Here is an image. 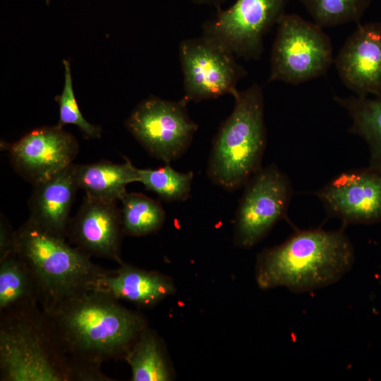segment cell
<instances>
[{
  "mask_svg": "<svg viewBox=\"0 0 381 381\" xmlns=\"http://www.w3.org/2000/svg\"><path fill=\"white\" fill-rule=\"evenodd\" d=\"M1 147L14 170L32 186L72 164L79 150L77 139L56 126L36 128Z\"/></svg>",
  "mask_w": 381,
  "mask_h": 381,
  "instance_id": "11",
  "label": "cell"
},
{
  "mask_svg": "<svg viewBox=\"0 0 381 381\" xmlns=\"http://www.w3.org/2000/svg\"><path fill=\"white\" fill-rule=\"evenodd\" d=\"M115 164L103 160L86 164H72L74 180L85 195L107 202L121 200L128 184L138 181V168L128 158Z\"/></svg>",
  "mask_w": 381,
  "mask_h": 381,
  "instance_id": "17",
  "label": "cell"
},
{
  "mask_svg": "<svg viewBox=\"0 0 381 381\" xmlns=\"http://www.w3.org/2000/svg\"><path fill=\"white\" fill-rule=\"evenodd\" d=\"M195 2L200 4L217 3L219 0H193Z\"/></svg>",
  "mask_w": 381,
  "mask_h": 381,
  "instance_id": "26",
  "label": "cell"
},
{
  "mask_svg": "<svg viewBox=\"0 0 381 381\" xmlns=\"http://www.w3.org/2000/svg\"><path fill=\"white\" fill-rule=\"evenodd\" d=\"M72 164L33 185L28 200V219L63 239L67 238L70 212L78 189L73 176Z\"/></svg>",
  "mask_w": 381,
  "mask_h": 381,
  "instance_id": "15",
  "label": "cell"
},
{
  "mask_svg": "<svg viewBox=\"0 0 381 381\" xmlns=\"http://www.w3.org/2000/svg\"><path fill=\"white\" fill-rule=\"evenodd\" d=\"M114 270H107L98 280L95 289L115 298L131 302L141 307H151L174 290L167 277L154 272L122 263Z\"/></svg>",
  "mask_w": 381,
  "mask_h": 381,
  "instance_id": "16",
  "label": "cell"
},
{
  "mask_svg": "<svg viewBox=\"0 0 381 381\" xmlns=\"http://www.w3.org/2000/svg\"><path fill=\"white\" fill-rule=\"evenodd\" d=\"M355 252L341 230H298L258 256L255 278L263 289L285 287L308 292L333 284L352 268Z\"/></svg>",
  "mask_w": 381,
  "mask_h": 381,
  "instance_id": "2",
  "label": "cell"
},
{
  "mask_svg": "<svg viewBox=\"0 0 381 381\" xmlns=\"http://www.w3.org/2000/svg\"><path fill=\"white\" fill-rule=\"evenodd\" d=\"M179 54L187 102L234 96L238 81L246 74L232 54L205 37L183 41Z\"/></svg>",
  "mask_w": 381,
  "mask_h": 381,
  "instance_id": "10",
  "label": "cell"
},
{
  "mask_svg": "<svg viewBox=\"0 0 381 381\" xmlns=\"http://www.w3.org/2000/svg\"><path fill=\"white\" fill-rule=\"evenodd\" d=\"M277 25L268 82L298 85L325 74L334 59L322 28L295 13H284Z\"/></svg>",
  "mask_w": 381,
  "mask_h": 381,
  "instance_id": "6",
  "label": "cell"
},
{
  "mask_svg": "<svg viewBox=\"0 0 381 381\" xmlns=\"http://www.w3.org/2000/svg\"><path fill=\"white\" fill-rule=\"evenodd\" d=\"M315 23L323 27L358 22L371 0H301Z\"/></svg>",
  "mask_w": 381,
  "mask_h": 381,
  "instance_id": "23",
  "label": "cell"
},
{
  "mask_svg": "<svg viewBox=\"0 0 381 381\" xmlns=\"http://www.w3.org/2000/svg\"><path fill=\"white\" fill-rule=\"evenodd\" d=\"M15 246V231L8 220L1 214L0 217V262L12 254Z\"/></svg>",
  "mask_w": 381,
  "mask_h": 381,
  "instance_id": "25",
  "label": "cell"
},
{
  "mask_svg": "<svg viewBox=\"0 0 381 381\" xmlns=\"http://www.w3.org/2000/svg\"><path fill=\"white\" fill-rule=\"evenodd\" d=\"M285 0H236L205 25V37L246 59H258L262 37L284 15Z\"/></svg>",
  "mask_w": 381,
  "mask_h": 381,
  "instance_id": "9",
  "label": "cell"
},
{
  "mask_svg": "<svg viewBox=\"0 0 381 381\" xmlns=\"http://www.w3.org/2000/svg\"><path fill=\"white\" fill-rule=\"evenodd\" d=\"M333 99L348 113L351 119L349 131L361 137L370 150L369 167L381 171V95L374 98L364 96Z\"/></svg>",
  "mask_w": 381,
  "mask_h": 381,
  "instance_id": "18",
  "label": "cell"
},
{
  "mask_svg": "<svg viewBox=\"0 0 381 381\" xmlns=\"http://www.w3.org/2000/svg\"><path fill=\"white\" fill-rule=\"evenodd\" d=\"M34 274L41 294L40 306L48 310L61 300L95 288L107 269L66 239L28 219L15 231L14 251Z\"/></svg>",
  "mask_w": 381,
  "mask_h": 381,
  "instance_id": "5",
  "label": "cell"
},
{
  "mask_svg": "<svg viewBox=\"0 0 381 381\" xmlns=\"http://www.w3.org/2000/svg\"><path fill=\"white\" fill-rule=\"evenodd\" d=\"M121 210L123 234L142 236L158 231L165 219V212L159 202L138 193H126Z\"/></svg>",
  "mask_w": 381,
  "mask_h": 381,
  "instance_id": "21",
  "label": "cell"
},
{
  "mask_svg": "<svg viewBox=\"0 0 381 381\" xmlns=\"http://www.w3.org/2000/svg\"><path fill=\"white\" fill-rule=\"evenodd\" d=\"M344 224L381 222V171L370 167L340 174L315 193Z\"/></svg>",
  "mask_w": 381,
  "mask_h": 381,
  "instance_id": "12",
  "label": "cell"
},
{
  "mask_svg": "<svg viewBox=\"0 0 381 381\" xmlns=\"http://www.w3.org/2000/svg\"><path fill=\"white\" fill-rule=\"evenodd\" d=\"M123 234L121 210L116 202L85 195L77 213L70 219L67 238L90 256L123 263L121 246Z\"/></svg>",
  "mask_w": 381,
  "mask_h": 381,
  "instance_id": "13",
  "label": "cell"
},
{
  "mask_svg": "<svg viewBox=\"0 0 381 381\" xmlns=\"http://www.w3.org/2000/svg\"><path fill=\"white\" fill-rule=\"evenodd\" d=\"M38 283L14 252L0 262V312L40 305Z\"/></svg>",
  "mask_w": 381,
  "mask_h": 381,
  "instance_id": "19",
  "label": "cell"
},
{
  "mask_svg": "<svg viewBox=\"0 0 381 381\" xmlns=\"http://www.w3.org/2000/svg\"><path fill=\"white\" fill-rule=\"evenodd\" d=\"M63 64L64 85L61 94L55 98L59 107V119L55 126L63 128L65 125L73 124L79 128L86 138H99L101 127L89 123L79 109L74 95L70 64L65 59Z\"/></svg>",
  "mask_w": 381,
  "mask_h": 381,
  "instance_id": "24",
  "label": "cell"
},
{
  "mask_svg": "<svg viewBox=\"0 0 381 381\" xmlns=\"http://www.w3.org/2000/svg\"><path fill=\"white\" fill-rule=\"evenodd\" d=\"M245 186L235 219V238L239 246L248 248L286 217L292 188L274 164L261 167Z\"/></svg>",
  "mask_w": 381,
  "mask_h": 381,
  "instance_id": "8",
  "label": "cell"
},
{
  "mask_svg": "<svg viewBox=\"0 0 381 381\" xmlns=\"http://www.w3.org/2000/svg\"><path fill=\"white\" fill-rule=\"evenodd\" d=\"M138 182L160 198L169 202H183L190 197L193 173L179 172L166 163L158 169H138Z\"/></svg>",
  "mask_w": 381,
  "mask_h": 381,
  "instance_id": "22",
  "label": "cell"
},
{
  "mask_svg": "<svg viewBox=\"0 0 381 381\" xmlns=\"http://www.w3.org/2000/svg\"><path fill=\"white\" fill-rule=\"evenodd\" d=\"M125 361L131 367L132 381H167L171 378L161 341L148 327L140 334Z\"/></svg>",
  "mask_w": 381,
  "mask_h": 381,
  "instance_id": "20",
  "label": "cell"
},
{
  "mask_svg": "<svg viewBox=\"0 0 381 381\" xmlns=\"http://www.w3.org/2000/svg\"><path fill=\"white\" fill-rule=\"evenodd\" d=\"M187 103L150 97L134 109L126 128L151 156L170 163L186 152L198 129Z\"/></svg>",
  "mask_w": 381,
  "mask_h": 381,
  "instance_id": "7",
  "label": "cell"
},
{
  "mask_svg": "<svg viewBox=\"0 0 381 381\" xmlns=\"http://www.w3.org/2000/svg\"><path fill=\"white\" fill-rule=\"evenodd\" d=\"M44 311L64 353L87 381L114 380L102 371V363L125 361L147 327L143 315L95 288L68 296Z\"/></svg>",
  "mask_w": 381,
  "mask_h": 381,
  "instance_id": "1",
  "label": "cell"
},
{
  "mask_svg": "<svg viewBox=\"0 0 381 381\" xmlns=\"http://www.w3.org/2000/svg\"><path fill=\"white\" fill-rule=\"evenodd\" d=\"M0 380L83 381L39 305L0 312Z\"/></svg>",
  "mask_w": 381,
  "mask_h": 381,
  "instance_id": "3",
  "label": "cell"
},
{
  "mask_svg": "<svg viewBox=\"0 0 381 381\" xmlns=\"http://www.w3.org/2000/svg\"><path fill=\"white\" fill-rule=\"evenodd\" d=\"M234 97L233 111L213 140L207 171L214 184L229 191L245 186L262 167L266 146L262 89L255 84Z\"/></svg>",
  "mask_w": 381,
  "mask_h": 381,
  "instance_id": "4",
  "label": "cell"
},
{
  "mask_svg": "<svg viewBox=\"0 0 381 381\" xmlns=\"http://www.w3.org/2000/svg\"><path fill=\"white\" fill-rule=\"evenodd\" d=\"M334 63L342 83L356 95H380L381 22L358 24Z\"/></svg>",
  "mask_w": 381,
  "mask_h": 381,
  "instance_id": "14",
  "label": "cell"
},
{
  "mask_svg": "<svg viewBox=\"0 0 381 381\" xmlns=\"http://www.w3.org/2000/svg\"><path fill=\"white\" fill-rule=\"evenodd\" d=\"M47 4H49L50 0H45Z\"/></svg>",
  "mask_w": 381,
  "mask_h": 381,
  "instance_id": "27",
  "label": "cell"
}]
</instances>
